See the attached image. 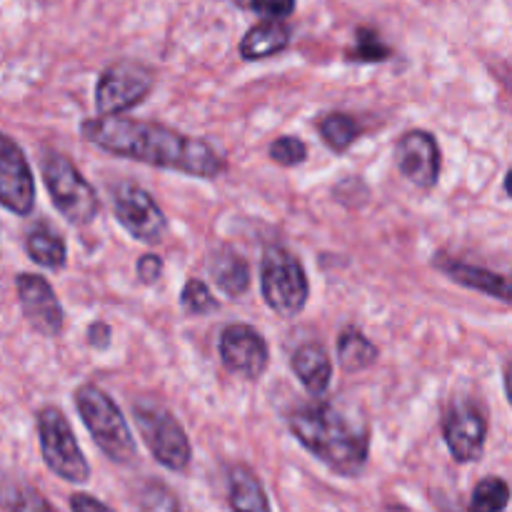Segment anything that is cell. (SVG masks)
Listing matches in <instances>:
<instances>
[{"instance_id":"ba28073f","label":"cell","mask_w":512,"mask_h":512,"mask_svg":"<svg viewBox=\"0 0 512 512\" xmlns=\"http://www.w3.org/2000/svg\"><path fill=\"white\" fill-rule=\"evenodd\" d=\"M155 75L148 65L135 60H120L100 73L95 85V110L98 115H123L148 98Z\"/></svg>"},{"instance_id":"6da1fadb","label":"cell","mask_w":512,"mask_h":512,"mask_svg":"<svg viewBox=\"0 0 512 512\" xmlns=\"http://www.w3.org/2000/svg\"><path fill=\"white\" fill-rule=\"evenodd\" d=\"M83 138L118 158L178 170L193 178H215L228 168L223 155L205 140L190 138L158 123L130 120L125 115H98L85 120Z\"/></svg>"},{"instance_id":"e575fe53","label":"cell","mask_w":512,"mask_h":512,"mask_svg":"<svg viewBox=\"0 0 512 512\" xmlns=\"http://www.w3.org/2000/svg\"><path fill=\"white\" fill-rule=\"evenodd\" d=\"M510 283H512V278H510Z\"/></svg>"},{"instance_id":"52a82bcc","label":"cell","mask_w":512,"mask_h":512,"mask_svg":"<svg viewBox=\"0 0 512 512\" xmlns=\"http://www.w3.org/2000/svg\"><path fill=\"white\" fill-rule=\"evenodd\" d=\"M260 285H263V298L283 318L303 313L308 305L310 283L303 265L290 250L268 248L260 265Z\"/></svg>"},{"instance_id":"5b68a950","label":"cell","mask_w":512,"mask_h":512,"mask_svg":"<svg viewBox=\"0 0 512 512\" xmlns=\"http://www.w3.org/2000/svg\"><path fill=\"white\" fill-rule=\"evenodd\" d=\"M35 428H38L40 455H43L50 473L58 475L65 483H88L90 465L85 460L83 450H80L78 440H75V433L70 428L68 418L63 415V410L50 408V405L43 408L38 418H35Z\"/></svg>"},{"instance_id":"2e32d148","label":"cell","mask_w":512,"mask_h":512,"mask_svg":"<svg viewBox=\"0 0 512 512\" xmlns=\"http://www.w3.org/2000/svg\"><path fill=\"white\" fill-rule=\"evenodd\" d=\"M435 265H438L445 275H450L455 283L465 285V288L480 290V293L493 295V298H500V300H510L512 303V283L510 280H505L503 275L490 273V270L485 268H475V265H468V263H458V260H445V258L435 260Z\"/></svg>"},{"instance_id":"cb8c5ba5","label":"cell","mask_w":512,"mask_h":512,"mask_svg":"<svg viewBox=\"0 0 512 512\" xmlns=\"http://www.w3.org/2000/svg\"><path fill=\"white\" fill-rule=\"evenodd\" d=\"M140 512H183L180 500L173 490L160 480H148L138 493Z\"/></svg>"},{"instance_id":"30bf717a","label":"cell","mask_w":512,"mask_h":512,"mask_svg":"<svg viewBox=\"0 0 512 512\" xmlns=\"http://www.w3.org/2000/svg\"><path fill=\"white\" fill-rule=\"evenodd\" d=\"M0 203L15 215H30L35 208L33 170L10 135L0 138Z\"/></svg>"},{"instance_id":"4316f807","label":"cell","mask_w":512,"mask_h":512,"mask_svg":"<svg viewBox=\"0 0 512 512\" xmlns=\"http://www.w3.org/2000/svg\"><path fill=\"white\" fill-rule=\"evenodd\" d=\"M305 153H308L305 143L303 140L293 138V135L278 138L273 145H270V158H273L278 165H285V168L303 163Z\"/></svg>"},{"instance_id":"3957f363","label":"cell","mask_w":512,"mask_h":512,"mask_svg":"<svg viewBox=\"0 0 512 512\" xmlns=\"http://www.w3.org/2000/svg\"><path fill=\"white\" fill-rule=\"evenodd\" d=\"M75 408L83 418L93 443L103 450L108 460L118 465H130L138 458V445L128 428V420L120 413L115 400L98 385L85 383L75 390Z\"/></svg>"},{"instance_id":"e0dca14e","label":"cell","mask_w":512,"mask_h":512,"mask_svg":"<svg viewBox=\"0 0 512 512\" xmlns=\"http://www.w3.org/2000/svg\"><path fill=\"white\" fill-rule=\"evenodd\" d=\"M228 505L233 512H273L258 475L245 465H233L228 475Z\"/></svg>"},{"instance_id":"9a60e30c","label":"cell","mask_w":512,"mask_h":512,"mask_svg":"<svg viewBox=\"0 0 512 512\" xmlns=\"http://www.w3.org/2000/svg\"><path fill=\"white\" fill-rule=\"evenodd\" d=\"M290 368H293L295 378L305 385L308 393L323 395L325 390L330 388V380H333V363H330V355L325 353L323 345H300L293 353Z\"/></svg>"},{"instance_id":"836d02e7","label":"cell","mask_w":512,"mask_h":512,"mask_svg":"<svg viewBox=\"0 0 512 512\" xmlns=\"http://www.w3.org/2000/svg\"><path fill=\"white\" fill-rule=\"evenodd\" d=\"M505 190H508V195L512 198V170L508 173V178H505Z\"/></svg>"},{"instance_id":"8fae6325","label":"cell","mask_w":512,"mask_h":512,"mask_svg":"<svg viewBox=\"0 0 512 512\" xmlns=\"http://www.w3.org/2000/svg\"><path fill=\"white\" fill-rule=\"evenodd\" d=\"M220 360L228 370L248 380H258L268 370V343L263 335L245 323H233L220 333Z\"/></svg>"},{"instance_id":"44dd1931","label":"cell","mask_w":512,"mask_h":512,"mask_svg":"<svg viewBox=\"0 0 512 512\" xmlns=\"http://www.w3.org/2000/svg\"><path fill=\"white\" fill-rule=\"evenodd\" d=\"M338 360L343 370L358 373V370L370 368L378 360V348L360 330L345 328L338 338Z\"/></svg>"},{"instance_id":"484cf974","label":"cell","mask_w":512,"mask_h":512,"mask_svg":"<svg viewBox=\"0 0 512 512\" xmlns=\"http://www.w3.org/2000/svg\"><path fill=\"white\" fill-rule=\"evenodd\" d=\"M350 58L363 60V63H375V60L390 58V48L380 40L375 30L360 28L355 35V48L350 50Z\"/></svg>"},{"instance_id":"d6986e66","label":"cell","mask_w":512,"mask_h":512,"mask_svg":"<svg viewBox=\"0 0 512 512\" xmlns=\"http://www.w3.org/2000/svg\"><path fill=\"white\" fill-rule=\"evenodd\" d=\"M210 275L228 298H240L250 288V265L233 250H218L210 258Z\"/></svg>"},{"instance_id":"f1b7e54d","label":"cell","mask_w":512,"mask_h":512,"mask_svg":"<svg viewBox=\"0 0 512 512\" xmlns=\"http://www.w3.org/2000/svg\"><path fill=\"white\" fill-rule=\"evenodd\" d=\"M250 8L265 20H285L293 15L295 0H250Z\"/></svg>"},{"instance_id":"7a4b0ae2","label":"cell","mask_w":512,"mask_h":512,"mask_svg":"<svg viewBox=\"0 0 512 512\" xmlns=\"http://www.w3.org/2000/svg\"><path fill=\"white\" fill-rule=\"evenodd\" d=\"M288 423L295 440L333 473L343 478L363 473L370 453V435L363 420L318 400L293 410Z\"/></svg>"},{"instance_id":"9c48e42d","label":"cell","mask_w":512,"mask_h":512,"mask_svg":"<svg viewBox=\"0 0 512 512\" xmlns=\"http://www.w3.org/2000/svg\"><path fill=\"white\" fill-rule=\"evenodd\" d=\"M113 208L118 223L140 243H160L168 233V218L153 195L138 183L115 185Z\"/></svg>"},{"instance_id":"ac0fdd59","label":"cell","mask_w":512,"mask_h":512,"mask_svg":"<svg viewBox=\"0 0 512 512\" xmlns=\"http://www.w3.org/2000/svg\"><path fill=\"white\" fill-rule=\"evenodd\" d=\"M290 43V28L280 20H263V23L253 25L240 40V55L245 60H263L270 55L280 53L288 48Z\"/></svg>"},{"instance_id":"d6a6232c","label":"cell","mask_w":512,"mask_h":512,"mask_svg":"<svg viewBox=\"0 0 512 512\" xmlns=\"http://www.w3.org/2000/svg\"><path fill=\"white\" fill-rule=\"evenodd\" d=\"M505 390H508V400L512 405V363L505 368Z\"/></svg>"},{"instance_id":"83f0119b","label":"cell","mask_w":512,"mask_h":512,"mask_svg":"<svg viewBox=\"0 0 512 512\" xmlns=\"http://www.w3.org/2000/svg\"><path fill=\"white\" fill-rule=\"evenodd\" d=\"M10 512H58L40 493L30 488L15 490L13 500H10Z\"/></svg>"},{"instance_id":"ffe728a7","label":"cell","mask_w":512,"mask_h":512,"mask_svg":"<svg viewBox=\"0 0 512 512\" xmlns=\"http://www.w3.org/2000/svg\"><path fill=\"white\" fill-rule=\"evenodd\" d=\"M25 250H28L33 263L50 270H60L65 260H68V248H65L63 235L55 228H50L48 223H40L30 230L28 238H25Z\"/></svg>"},{"instance_id":"7c38bea8","label":"cell","mask_w":512,"mask_h":512,"mask_svg":"<svg viewBox=\"0 0 512 512\" xmlns=\"http://www.w3.org/2000/svg\"><path fill=\"white\" fill-rule=\"evenodd\" d=\"M443 438L458 463H475L483 458L488 440V418L475 403H458L443 420Z\"/></svg>"},{"instance_id":"5bb4252c","label":"cell","mask_w":512,"mask_h":512,"mask_svg":"<svg viewBox=\"0 0 512 512\" xmlns=\"http://www.w3.org/2000/svg\"><path fill=\"white\" fill-rule=\"evenodd\" d=\"M400 173L420 190L435 188L440 178V148L428 130H410L395 145Z\"/></svg>"},{"instance_id":"4dcf8cb0","label":"cell","mask_w":512,"mask_h":512,"mask_svg":"<svg viewBox=\"0 0 512 512\" xmlns=\"http://www.w3.org/2000/svg\"><path fill=\"white\" fill-rule=\"evenodd\" d=\"M70 512H115L110 505L100 503L98 498L88 493H75L70 495Z\"/></svg>"},{"instance_id":"603a6c76","label":"cell","mask_w":512,"mask_h":512,"mask_svg":"<svg viewBox=\"0 0 512 512\" xmlns=\"http://www.w3.org/2000/svg\"><path fill=\"white\" fill-rule=\"evenodd\" d=\"M320 133H323V140L335 153H343V150H348L358 140L360 125L350 115L330 113L320 120Z\"/></svg>"},{"instance_id":"7402d4cb","label":"cell","mask_w":512,"mask_h":512,"mask_svg":"<svg viewBox=\"0 0 512 512\" xmlns=\"http://www.w3.org/2000/svg\"><path fill=\"white\" fill-rule=\"evenodd\" d=\"M510 498V485L503 478H483L475 485L468 512H503Z\"/></svg>"},{"instance_id":"1f68e13d","label":"cell","mask_w":512,"mask_h":512,"mask_svg":"<svg viewBox=\"0 0 512 512\" xmlns=\"http://www.w3.org/2000/svg\"><path fill=\"white\" fill-rule=\"evenodd\" d=\"M88 343L93 348H108L110 345V325L108 323H93L88 330Z\"/></svg>"},{"instance_id":"f546056e","label":"cell","mask_w":512,"mask_h":512,"mask_svg":"<svg viewBox=\"0 0 512 512\" xmlns=\"http://www.w3.org/2000/svg\"><path fill=\"white\" fill-rule=\"evenodd\" d=\"M135 270H138L140 283L153 285L155 280L160 278V273H163V260H160L158 255L148 253V255H143V258L138 260V265H135Z\"/></svg>"},{"instance_id":"8992f818","label":"cell","mask_w":512,"mask_h":512,"mask_svg":"<svg viewBox=\"0 0 512 512\" xmlns=\"http://www.w3.org/2000/svg\"><path fill=\"white\" fill-rule=\"evenodd\" d=\"M43 180L53 205L73 225H90L100 210L98 193L63 153H50L43 160Z\"/></svg>"},{"instance_id":"d4e9b609","label":"cell","mask_w":512,"mask_h":512,"mask_svg":"<svg viewBox=\"0 0 512 512\" xmlns=\"http://www.w3.org/2000/svg\"><path fill=\"white\" fill-rule=\"evenodd\" d=\"M180 303H183V308L193 315H205L218 310V300L213 298L208 285H205L203 280H195V278L185 283L183 293H180Z\"/></svg>"},{"instance_id":"4fadbf2b","label":"cell","mask_w":512,"mask_h":512,"mask_svg":"<svg viewBox=\"0 0 512 512\" xmlns=\"http://www.w3.org/2000/svg\"><path fill=\"white\" fill-rule=\"evenodd\" d=\"M15 290H18L20 308H23L25 320L35 333L45 335V338H55L60 335L65 323L63 305L55 298L53 288L43 275L20 273L15 278Z\"/></svg>"},{"instance_id":"277c9868","label":"cell","mask_w":512,"mask_h":512,"mask_svg":"<svg viewBox=\"0 0 512 512\" xmlns=\"http://www.w3.org/2000/svg\"><path fill=\"white\" fill-rule=\"evenodd\" d=\"M133 415L150 455L173 473L188 470L190 460H193V448H190L188 435H185L183 425L175 420V415L155 398L135 400Z\"/></svg>"}]
</instances>
